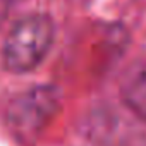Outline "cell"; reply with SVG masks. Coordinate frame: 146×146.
I'll use <instances>...</instances> for the list:
<instances>
[{"label": "cell", "mask_w": 146, "mask_h": 146, "mask_svg": "<svg viewBox=\"0 0 146 146\" xmlns=\"http://www.w3.org/2000/svg\"><path fill=\"white\" fill-rule=\"evenodd\" d=\"M55 38L53 21L46 14H29L21 17L9 31L2 60L7 70L24 74L36 69L52 48Z\"/></svg>", "instance_id": "cell-1"}, {"label": "cell", "mask_w": 146, "mask_h": 146, "mask_svg": "<svg viewBox=\"0 0 146 146\" xmlns=\"http://www.w3.org/2000/svg\"><path fill=\"white\" fill-rule=\"evenodd\" d=\"M60 95L53 86H35L12 102L9 110L11 122L16 129L29 134L38 132L57 112Z\"/></svg>", "instance_id": "cell-2"}, {"label": "cell", "mask_w": 146, "mask_h": 146, "mask_svg": "<svg viewBox=\"0 0 146 146\" xmlns=\"http://www.w3.org/2000/svg\"><path fill=\"white\" fill-rule=\"evenodd\" d=\"M120 93L124 103L146 122V62L134 64L122 78Z\"/></svg>", "instance_id": "cell-3"}, {"label": "cell", "mask_w": 146, "mask_h": 146, "mask_svg": "<svg viewBox=\"0 0 146 146\" xmlns=\"http://www.w3.org/2000/svg\"><path fill=\"white\" fill-rule=\"evenodd\" d=\"M17 2V0H0V26L4 24V21L7 19L12 5Z\"/></svg>", "instance_id": "cell-4"}]
</instances>
